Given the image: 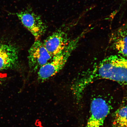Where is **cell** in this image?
<instances>
[{
  "instance_id": "1",
  "label": "cell",
  "mask_w": 127,
  "mask_h": 127,
  "mask_svg": "<svg viewBox=\"0 0 127 127\" xmlns=\"http://www.w3.org/2000/svg\"><path fill=\"white\" fill-rule=\"evenodd\" d=\"M102 79L112 81L127 87V58L119 55H110L83 71L72 84L74 96L80 99L89 85Z\"/></svg>"
},
{
  "instance_id": "2",
  "label": "cell",
  "mask_w": 127,
  "mask_h": 127,
  "mask_svg": "<svg viewBox=\"0 0 127 127\" xmlns=\"http://www.w3.org/2000/svg\"><path fill=\"white\" fill-rule=\"evenodd\" d=\"M93 28H87L77 37L71 40L62 51L52 57L48 63L40 68L38 72L39 80L44 81L59 72L64 67L73 52L77 48L82 38Z\"/></svg>"
},
{
  "instance_id": "3",
  "label": "cell",
  "mask_w": 127,
  "mask_h": 127,
  "mask_svg": "<svg viewBox=\"0 0 127 127\" xmlns=\"http://www.w3.org/2000/svg\"><path fill=\"white\" fill-rule=\"evenodd\" d=\"M13 14L17 16L23 26L32 35L35 40L39 39L46 31L47 26L40 16L31 8Z\"/></svg>"
},
{
  "instance_id": "4",
  "label": "cell",
  "mask_w": 127,
  "mask_h": 127,
  "mask_svg": "<svg viewBox=\"0 0 127 127\" xmlns=\"http://www.w3.org/2000/svg\"><path fill=\"white\" fill-rule=\"evenodd\" d=\"M76 23L64 25L44 41V47L52 57L62 51L68 45L71 40L68 37L67 31Z\"/></svg>"
},
{
  "instance_id": "5",
  "label": "cell",
  "mask_w": 127,
  "mask_h": 127,
  "mask_svg": "<svg viewBox=\"0 0 127 127\" xmlns=\"http://www.w3.org/2000/svg\"><path fill=\"white\" fill-rule=\"evenodd\" d=\"M111 106L101 97L93 98L90 106V116L85 127H101L110 113Z\"/></svg>"
},
{
  "instance_id": "6",
  "label": "cell",
  "mask_w": 127,
  "mask_h": 127,
  "mask_svg": "<svg viewBox=\"0 0 127 127\" xmlns=\"http://www.w3.org/2000/svg\"><path fill=\"white\" fill-rule=\"evenodd\" d=\"M52 58L43 43L39 39L36 40L28 51V64L30 70L32 71L39 70Z\"/></svg>"
},
{
  "instance_id": "7",
  "label": "cell",
  "mask_w": 127,
  "mask_h": 127,
  "mask_svg": "<svg viewBox=\"0 0 127 127\" xmlns=\"http://www.w3.org/2000/svg\"><path fill=\"white\" fill-rule=\"evenodd\" d=\"M19 66L18 48L11 44L0 43V71L16 69Z\"/></svg>"
},
{
  "instance_id": "8",
  "label": "cell",
  "mask_w": 127,
  "mask_h": 127,
  "mask_svg": "<svg viewBox=\"0 0 127 127\" xmlns=\"http://www.w3.org/2000/svg\"><path fill=\"white\" fill-rule=\"evenodd\" d=\"M109 44L119 55L127 58V22L112 32Z\"/></svg>"
},
{
  "instance_id": "9",
  "label": "cell",
  "mask_w": 127,
  "mask_h": 127,
  "mask_svg": "<svg viewBox=\"0 0 127 127\" xmlns=\"http://www.w3.org/2000/svg\"><path fill=\"white\" fill-rule=\"evenodd\" d=\"M112 127H127V99H125L114 113Z\"/></svg>"
},
{
  "instance_id": "10",
  "label": "cell",
  "mask_w": 127,
  "mask_h": 127,
  "mask_svg": "<svg viewBox=\"0 0 127 127\" xmlns=\"http://www.w3.org/2000/svg\"><path fill=\"white\" fill-rule=\"evenodd\" d=\"M3 81V79L1 78V77H0V84L2 82V81Z\"/></svg>"
},
{
  "instance_id": "11",
  "label": "cell",
  "mask_w": 127,
  "mask_h": 127,
  "mask_svg": "<svg viewBox=\"0 0 127 127\" xmlns=\"http://www.w3.org/2000/svg\"><path fill=\"white\" fill-rule=\"evenodd\" d=\"M123 0L126 1V2H127V0Z\"/></svg>"
},
{
  "instance_id": "12",
  "label": "cell",
  "mask_w": 127,
  "mask_h": 127,
  "mask_svg": "<svg viewBox=\"0 0 127 127\" xmlns=\"http://www.w3.org/2000/svg\"></svg>"
}]
</instances>
